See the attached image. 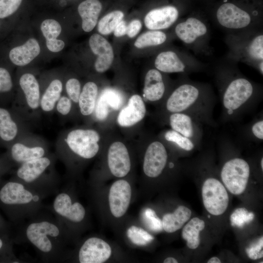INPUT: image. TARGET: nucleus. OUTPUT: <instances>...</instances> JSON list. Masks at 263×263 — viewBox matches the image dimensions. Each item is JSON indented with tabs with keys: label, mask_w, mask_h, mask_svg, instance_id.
Instances as JSON below:
<instances>
[{
	"label": "nucleus",
	"mask_w": 263,
	"mask_h": 263,
	"mask_svg": "<svg viewBox=\"0 0 263 263\" xmlns=\"http://www.w3.org/2000/svg\"><path fill=\"white\" fill-rule=\"evenodd\" d=\"M12 238L14 243L31 244L45 263L65 261L68 253L66 245L71 240L53 214L41 211L27 220Z\"/></svg>",
	"instance_id": "f257e3e1"
},
{
	"label": "nucleus",
	"mask_w": 263,
	"mask_h": 263,
	"mask_svg": "<svg viewBox=\"0 0 263 263\" xmlns=\"http://www.w3.org/2000/svg\"><path fill=\"white\" fill-rule=\"evenodd\" d=\"M44 194L11 179L0 183V208L8 219L18 224L27 220L43 209Z\"/></svg>",
	"instance_id": "f03ea898"
},
{
	"label": "nucleus",
	"mask_w": 263,
	"mask_h": 263,
	"mask_svg": "<svg viewBox=\"0 0 263 263\" xmlns=\"http://www.w3.org/2000/svg\"><path fill=\"white\" fill-rule=\"evenodd\" d=\"M217 69L224 108L229 114L238 112L257 94L253 82L241 74L235 65L225 60Z\"/></svg>",
	"instance_id": "7ed1b4c3"
},
{
	"label": "nucleus",
	"mask_w": 263,
	"mask_h": 263,
	"mask_svg": "<svg viewBox=\"0 0 263 263\" xmlns=\"http://www.w3.org/2000/svg\"><path fill=\"white\" fill-rule=\"evenodd\" d=\"M225 42L228 48L225 60L242 62L263 74V32L262 27L227 33Z\"/></svg>",
	"instance_id": "20e7f679"
},
{
	"label": "nucleus",
	"mask_w": 263,
	"mask_h": 263,
	"mask_svg": "<svg viewBox=\"0 0 263 263\" xmlns=\"http://www.w3.org/2000/svg\"><path fill=\"white\" fill-rule=\"evenodd\" d=\"M212 96L211 88L205 84L197 83L186 78L171 93L166 104L171 113H185L200 120L202 112L210 102Z\"/></svg>",
	"instance_id": "39448f33"
},
{
	"label": "nucleus",
	"mask_w": 263,
	"mask_h": 263,
	"mask_svg": "<svg viewBox=\"0 0 263 263\" xmlns=\"http://www.w3.org/2000/svg\"><path fill=\"white\" fill-rule=\"evenodd\" d=\"M53 159L46 156L20 165L13 179L38 191L47 197L59 190V181L53 170Z\"/></svg>",
	"instance_id": "423d86ee"
},
{
	"label": "nucleus",
	"mask_w": 263,
	"mask_h": 263,
	"mask_svg": "<svg viewBox=\"0 0 263 263\" xmlns=\"http://www.w3.org/2000/svg\"><path fill=\"white\" fill-rule=\"evenodd\" d=\"M55 194L48 208L64 228L70 240L75 239L86 220V209L68 188H59Z\"/></svg>",
	"instance_id": "0eeeda50"
},
{
	"label": "nucleus",
	"mask_w": 263,
	"mask_h": 263,
	"mask_svg": "<svg viewBox=\"0 0 263 263\" xmlns=\"http://www.w3.org/2000/svg\"><path fill=\"white\" fill-rule=\"evenodd\" d=\"M174 34L186 47L197 55L210 56L212 48L210 44V30L207 21L191 16L179 22Z\"/></svg>",
	"instance_id": "6e6552de"
},
{
	"label": "nucleus",
	"mask_w": 263,
	"mask_h": 263,
	"mask_svg": "<svg viewBox=\"0 0 263 263\" xmlns=\"http://www.w3.org/2000/svg\"><path fill=\"white\" fill-rule=\"evenodd\" d=\"M223 2L216 11L214 21L227 33L262 27L263 21L259 12L250 11L227 0Z\"/></svg>",
	"instance_id": "1a4fd4ad"
},
{
	"label": "nucleus",
	"mask_w": 263,
	"mask_h": 263,
	"mask_svg": "<svg viewBox=\"0 0 263 263\" xmlns=\"http://www.w3.org/2000/svg\"><path fill=\"white\" fill-rule=\"evenodd\" d=\"M154 66L161 72L179 73L186 75L206 68V64L187 51L177 52L171 50L159 53L155 57Z\"/></svg>",
	"instance_id": "9d476101"
},
{
	"label": "nucleus",
	"mask_w": 263,
	"mask_h": 263,
	"mask_svg": "<svg viewBox=\"0 0 263 263\" xmlns=\"http://www.w3.org/2000/svg\"><path fill=\"white\" fill-rule=\"evenodd\" d=\"M248 163L241 158H234L226 161L221 171L224 186L232 194L240 195L246 188L250 176Z\"/></svg>",
	"instance_id": "9b49d317"
},
{
	"label": "nucleus",
	"mask_w": 263,
	"mask_h": 263,
	"mask_svg": "<svg viewBox=\"0 0 263 263\" xmlns=\"http://www.w3.org/2000/svg\"><path fill=\"white\" fill-rule=\"evenodd\" d=\"M100 135L92 129H75L68 134L65 141L69 149L81 158L94 157L99 150Z\"/></svg>",
	"instance_id": "f8f14e48"
},
{
	"label": "nucleus",
	"mask_w": 263,
	"mask_h": 263,
	"mask_svg": "<svg viewBox=\"0 0 263 263\" xmlns=\"http://www.w3.org/2000/svg\"><path fill=\"white\" fill-rule=\"evenodd\" d=\"M204 206L210 214L219 216L224 214L229 204V196L224 185L218 179L208 178L202 188Z\"/></svg>",
	"instance_id": "ddd939ff"
},
{
	"label": "nucleus",
	"mask_w": 263,
	"mask_h": 263,
	"mask_svg": "<svg viewBox=\"0 0 263 263\" xmlns=\"http://www.w3.org/2000/svg\"><path fill=\"white\" fill-rule=\"evenodd\" d=\"M110 244L97 237H90L79 245L75 252V259L80 263H103L111 256Z\"/></svg>",
	"instance_id": "4468645a"
},
{
	"label": "nucleus",
	"mask_w": 263,
	"mask_h": 263,
	"mask_svg": "<svg viewBox=\"0 0 263 263\" xmlns=\"http://www.w3.org/2000/svg\"><path fill=\"white\" fill-rule=\"evenodd\" d=\"M132 199L130 183L124 179L114 182L109 192L108 201L110 212L116 218L123 217L127 212Z\"/></svg>",
	"instance_id": "2eb2a0df"
},
{
	"label": "nucleus",
	"mask_w": 263,
	"mask_h": 263,
	"mask_svg": "<svg viewBox=\"0 0 263 263\" xmlns=\"http://www.w3.org/2000/svg\"><path fill=\"white\" fill-rule=\"evenodd\" d=\"M168 161V153L164 145L154 141L148 147L144 157L143 169L150 178L158 177L164 170Z\"/></svg>",
	"instance_id": "dca6fc26"
},
{
	"label": "nucleus",
	"mask_w": 263,
	"mask_h": 263,
	"mask_svg": "<svg viewBox=\"0 0 263 263\" xmlns=\"http://www.w3.org/2000/svg\"><path fill=\"white\" fill-rule=\"evenodd\" d=\"M108 165L111 173L117 178L126 176L131 168L128 149L121 142L117 141L110 146L107 155Z\"/></svg>",
	"instance_id": "f3484780"
},
{
	"label": "nucleus",
	"mask_w": 263,
	"mask_h": 263,
	"mask_svg": "<svg viewBox=\"0 0 263 263\" xmlns=\"http://www.w3.org/2000/svg\"><path fill=\"white\" fill-rule=\"evenodd\" d=\"M179 16V11L175 6H164L149 11L145 17L144 23L150 30L161 31L173 25Z\"/></svg>",
	"instance_id": "a211bd4d"
},
{
	"label": "nucleus",
	"mask_w": 263,
	"mask_h": 263,
	"mask_svg": "<svg viewBox=\"0 0 263 263\" xmlns=\"http://www.w3.org/2000/svg\"><path fill=\"white\" fill-rule=\"evenodd\" d=\"M89 46L93 53L97 56L95 63V70L102 73L108 70L112 65L114 54L109 42L98 34H94L90 38Z\"/></svg>",
	"instance_id": "6ab92c4d"
},
{
	"label": "nucleus",
	"mask_w": 263,
	"mask_h": 263,
	"mask_svg": "<svg viewBox=\"0 0 263 263\" xmlns=\"http://www.w3.org/2000/svg\"><path fill=\"white\" fill-rule=\"evenodd\" d=\"M146 113V108L142 98L138 94H134L129 99L127 105L120 111L117 122L121 127H131L141 121Z\"/></svg>",
	"instance_id": "aec40b11"
},
{
	"label": "nucleus",
	"mask_w": 263,
	"mask_h": 263,
	"mask_svg": "<svg viewBox=\"0 0 263 263\" xmlns=\"http://www.w3.org/2000/svg\"><path fill=\"white\" fill-rule=\"evenodd\" d=\"M197 119L185 113H171L169 116V125L172 130L192 140L198 137L199 131Z\"/></svg>",
	"instance_id": "412c9836"
},
{
	"label": "nucleus",
	"mask_w": 263,
	"mask_h": 263,
	"mask_svg": "<svg viewBox=\"0 0 263 263\" xmlns=\"http://www.w3.org/2000/svg\"><path fill=\"white\" fill-rule=\"evenodd\" d=\"M40 52V48L38 41L35 38H30L23 44L12 49L9 56L13 64L23 66L30 63Z\"/></svg>",
	"instance_id": "4be33fe9"
},
{
	"label": "nucleus",
	"mask_w": 263,
	"mask_h": 263,
	"mask_svg": "<svg viewBox=\"0 0 263 263\" xmlns=\"http://www.w3.org/2000/svg\"><path fill=\"white\" fill-rule=\"evenodd\" d=\"M161 72L156 69H151L146 75L143 93L149 101L160 100L165 94L166 86Z\"/></svg>",
	"instance_id": "5701e85b"
},
{
	"label": "nucleus",
	"mask_w": 263,
	"mask_h": 263,
	"mask_svg": "<svg viewBox=\"0 0 263 263\" xmlns=\"http://www.w3.org/2000/svg\"><path fill=\"white\" fill-rule=\"evenodd\" d=\"M99 0H85L78 6V12L82 19V28L84 31L90 32L96 25L102 9Z\"/></svg>",
	"instance_id": "b1692460"
},
{
	"label": "nucleus",
	"mask_w": 263,
	"mask_h": 263,
	"mask_svg": "<svg viewBox=\"0 0 263 263\" xmlns=\"http://www.w3.org/2000/svg\"><path fill=\"white\" fill-rule=\"evenodd\" d=\"M46 151L41 146L28 147L16 143L10 147L6 156L8 160L20 165L25 162L45 156Z\"/></svg>",
	"instance_id": "393cba45"
},
{
	"label": "nucleus",
	"mask_w": 263,
	"mask_h": 263,
	"mask_svg": "<svg viewBox=\"0 0 263 263\" xmlns=\"http://www.w3.org/2000/svg\"><path fill=\"white\" fill-rule=\"evenodd\" d=\"M40 29L49 51L57 53L64 48V42L57 38L61 32V25L57 21L53 19H46L41 23Z\"/></svg>",
	"instance_id": "a878e982"
},
{
	"label": "nucleus",
	"mask_w": 263,
	"mask_h": 263,
	"mask_svg": "<svg viewBox=\"0 0 263 263\" xmlns=\"http://www.w3.org/2000/svg\"><path fill=\"white\" fill-rule=\"evenodd\" d=\"M122 104V97L117 92L111 90L104 91L95 104L94 109L96 118L99 120L105 119L112 109L118 110Z\"/></svg>",
	"instance_id": "bb28decb"
},
{
	"label": "nucleus",
	"mask_w": 263,
	"mask_h": 263,
	"mask_svg": "<svg viewBox=\"0 0 263 263\" xmlns=\"http://www.w3.org/2000/svg\"><path fill=\"white\" fill-rule=\"evenodd\" d=\"M19 84L26 98L28 107L36 110L40 106V90L38 82L32 74L22 75L19 80Z\"/></svg>",
	"instance_id": "cd10ccee"
},
{
	"label": "nucleus",
	"mask_w": 263,
	"mask_h": 263,
	"mask_svg": "<svg viewBox=\"0 0 263 263\" xmlns=\"http://www.w3.org/2000/svg\"><path fill=\"white\" fill-rule=\"evenodd\" d=\"M191 211L184 206H178L172 213L165 214L162 218L163 229L169 233L181 229L190 219Z\"/></svg>",
	"instance_id": "c85d7f7f"
},
{
	"label": "nucleus",
	"mask_w": 263,
	"mask_h": 263,
	"mask_svg": "<svg viewBox=\"0 0 263 263\" xmlns=\"http://www.w3.org/2000/svg\"><path fill=\"white\" fill-rule=\"evenodd\" d=\"M18 133V125L10 111L0 107V142L8 144L16 138Z\"/></svg>",
	"instance_id": "c756f323"
},
{
	"label": "nucleus",
	"mask_w": 263,
	"mask_h": 263,
	"mask_svg": "<svg viewBox=\"0 0 263 263\" xmlns=\"http://www.w3.org/2000/svg\"><path fill=\"white\" fill-rule=\"evenodd\" d=\"M205 227L204 220L194 217L183 227L182 238L186 241L187 246L191 249H196L200 245V233Z\"/></svg>",
	"instance_id": "7c9ffc66"
},
{
	"label": "nucleus",
	"mask_w": 263,
	"mask_h": 263,
	"mask_svg": "<svg viewBox=\"0 0 263 263\" xmlns=\"http://www.w3.org/2000/svg\"><path fill=\"white\" fill-rule=\"evenodd\" d=\"M98 88L95 83L89 81L84 85L78 102L82 115L88 116L93 113Z\"/></svg>",
	"instance_id": "2f4dec72"
},
{
	"label": "nucleus",
	"mask_w": 263,
	"mask_h": 263,
	"mask_svg": "<svg viewBox=\"0 0 263 263\" xmlns=\"http://www.w3.org/2000/svg\"><path fill=\"white\" fill-rule=\"evenodd\" d=\"M62 83L57 79L52 80L40 100V106L45 112H50L55 108L57 101L61 97Z\"/></svg>",
	"instance_id": "473e14b6"
},
{
	"label": "nucleus",
	"mask_w": 263,
	"mask_h": 263,
	"mask_svg": "<svg viewBox=\"0 0 263 263\" xmlns=\"http://www.w3.org/2000/svg\"><path fill=\"white\" fill-rule=\"evenodd\" d=\"M168 39L167 35L162 31L150 30L141 35L134 42L138 48L158 46L164 44Z\"/></svg>",
	"instance_id": "72a5a7b5"
},
{
	"label": "nucleus",
	"mask_w": 263,
	"mask_h": 263,
	"mask_svg": "<svg viewBox=\"0 0 263 263\" xmlns=\"http://www.w3.org/2000/svg\"><path fill=\"white\" fill-rule=\"evenodd\" d=\"M14 243L11 234L0 233V263H22L14 252Z\"/></svg>",
	"instance_id": "f704fd0d"
},
{
	"label": "nucleus",
	"mask_w": 263,
	"mask_h": 263,
	"mask_svg": "<svg viewBox=\"0 0 263 263\" xmlns=\"http://www.w3.org/2000/svg\"><path fill=\"white\" fill-rule=\"evenodd\" d=\"M124 14L121 11H112L103 17L99 21L97 30L103 35H108L113 32L124 18Z\"/></svg>",
	"instance_id": "c9c22d12"
},
{
	"label": "nucleus",
	"mask_w": 263,
	"mask_h": 263,
	"mask_svg": "<svg viewBox=\"0 0 263 263\" xmlns=\"http://www.w3.org/2000/svg\"><path fill=\"white\" fill-rule=\"evenodd\" d=\"M164 137L183 150L190 151L195 148V142L172 129L165 132Z\"/></svg>",
	"instance_id": "e433bc0d"
},
{
	"label": "nucleus",
	"mask_w": 263,
	"mask_h": 263,
	"mask_svg": "<svg viewBox=\"0 0 263 263\" xmlns=\"http://www.w3.org/2000/svg\"><path fill=\"white\" fill-rule=\"evenodd\" d=\"M129 239L137 245H145L151 242L154 237L140 227L135 225L130 226L127 231Z\"/></svg>",
	"instance_id": "4c0bfd02"
},
{
	"label": "nucleus",
	"mask_w": 263,
	"mask_h": 263,
	"mask_svg": "<svg viewBox=\"0 0 263 263\" xmlns=\"http://www.w3.org/2000/svg\"><path fill=\"white\" fill-rule=\"evenodd\" d=\"M254 218L253 212H248L244 207H240L233 211L230 217V220L232 226L242 228L245 224L251 222Z\"/></svg>",
	"instance_id": "58836bf2"
},
{
	"label": "nucleus",
	"mask_w": 263,
	"mask_h": 263,
	"mask_svg": "<svg viewBox=\"0 0 263 263\" xmlns=\"http://www.w3.org/2000/svg\"><path fill=\"white\" fill-rule=\"evenodd\" d=\"M22 0H0V19L14 14L20 6Z\"/></svg>",
	"instance_id": "ea45409f"
},
{
	"label": "nucleus",
	"mask_w": 263,
	"mask_h": 263,
	"mask_svg": "<svg viewBox=\"0 0 263 263\" xmlns=\"http://www.w3.org/2000/svg\"><path fill=\"white\" fill-rule=\"evenodd\" d=\"M65 87L69 98L75 103H78L81 93L79 80L75 78H70L67 80Z\"/></svg>",
	"instance_id": "a19ab883"
},
{
	"label": "nucleus",
	"mask_w": 263,
	"mask_h": 263,
	"mask_svg": "<svg viewBox=\"0 0 263 263\" xmlns=\"http://www.w3.org/2000/svg\"><path fill=\"white\" fill-rule=\"evenodd\" d=\"M245 252L248 257L253 260L263 258V237L262 236L258 241L252 243L246 248Z\"/></svg>",
	"instance_id": "79ce46f5"
},
{
	"label": "nucleus",
	"mask_w": 263,
	"mask_h": 263,
	"mask_svg": "<svg viewBox=\"0 0 263 263\" xmlns=\"http://www.w3.org/2000/svg\"><path fill=\"white\" fill-rule=\"evenodd\" d=\"M13 81L9 72L0 67V94L8 93L13 88Z\"/></svg>",
	"instance_id": "37998d69"
},
{
	"label": "nucleus",
	"mask_w": 263,
	"mask_h": 263,
	"mask_svg": "<svg viewBox=\"0 0 263 263\" xmlns=\"http://www.w3.org/2000/svg\"><path fill=\"white\" fill-rule=\"evenodd\" d=\"M145 215L150 228L153 230L159 231L163 229L162 221L157 216L153 210L150 208L146 209Z\"/></svg>",
	"instance_id": "c03bdc74"
},
{
	"label": "nucleus",
	"mask_w": 263,
	"mask_h": 263,
	"mask_svg": "<svg viewBox=\"0 0 263 263\" xmlns=\"http://www.w3.org/2000/svg\"><path fill=\"white\" fill-rule=\"evenodd\" d=\"M56 104L57 112L63 115H67L71 110V100L65 96H61Z\"/></svg>",
	"instance_id": "a18cd8bd"
},
{
	"label": "nucleus",
	"mask_w": 263,
	"mask_h": 263,
	"mask_svg": "<svg viewBox=\"0 0 263 263\" xmlns=\"http://www.w3.org/2000/svg\"><path fill=\"white\" fill-rule=\"evenodd\" d=\"M141 28V21L138 19H134L127 25V35L130 38H134L138 34Z\"/></svg>",
	"instance_id": "49530a36"
},
{
	"label": "nucleus",
	"mask_w": 263,
	"mask_h": 263,
	"mask_svg": "<svg viewBox=\"0 0 263 263\" xmlns=\"http://www.w3.org/2000/svg\"><path fill=\"white\" fill-rule=\"evenodd\" d=\"M253 135L257 139H263V120H259L253 124L251 128Z\"/></svg>",
	"instance_id": "de8ad7c7"
},
{
	"label": "nucleus",
	"mask_w": 263,
	"mask_h": 263,
	"mask_svg": "<svg viewBox=\"0 0 263 263\" xmlns=\"http://www.w3.org/2000/svg\"><path fill=\"white\" fill-rule=\"evenodd\" d=\"M127 25L125 21L122 20L117 25L113 31V34L116 37H120L127 34Z\"/></svg>",
	"instance_id": "09e8293b"
},
{
	"label": "nucleus",
	"mask_w": 263,
	"mask_h": 263,
	"mask_svg": "<svg viewBox=\"0 0 263 263\" xmlns=\"http://www.w3.org/2000/svg\"><path fill=\"white\" fill-rule=\"evenodd\" d=\"M10 167V163L6 156L0 158V178L7 171Z\"/></svg>",
	"instance_id": "8fccbe9b"
},
{
	"label": "nucleus",
	"mask_w": 263,
	"mask_h": 263,
	"mask_svg": "<svg viewBox=\"0 0 263 263\" xmlns=\"http://www.w3.org/2000/svg\"><path fill=\"white\" fill-rule=\"evenodd\" d=\"M0 233L10 234L9 224L3 218L0 213Z\"/></svg>",
	"instance_id": "3c124183"
},
{
	"label": "nucleus",
	"mask_w": 263,
	"mask_h": 263,
	"mask_svg": "<svg viewBox=\"0 0 263 263\" xmlns=\"http://www.w3.org/2000/svg\"><path fill=\"white\" fill-rule=\"evenodd\" d=\"M178 262L175 258L171 257L166 258L163 261L164 263H177Z\"/></svg>",
	"instance_id": "603ef678"
},
{
	"label": "nucleus",
	"mask_w": 263,
	"mask_h": 263,
	"mask_svg": "<svg viewBox=\"0 0 263 263\" xmlns=\"http://www.w3.org/2000/svg\"><path fill=\"white\" fill-rule=\"evenodd\" d=\"M207 263H220L221 260L217 257H213L211 258L207 262Z\"/></svg>",
	"instance_id": "864d4df0"
},
{
	"label": "nucleus",
	"mask_w": 263,
	"mask_h": 263,
	"mask_svg": "<svg viewBox=\"0 0 263 263\" xmlns=\"http://www.w3.org/2000/svg\"><path fill=\"white\" fill-rule=\"evenodd\" d=\"M260 166H261L262 170H263V158H262L261 160Z\"/></svg>",
	"instance_id": "5fc2aeb1"
}]
</instances>
